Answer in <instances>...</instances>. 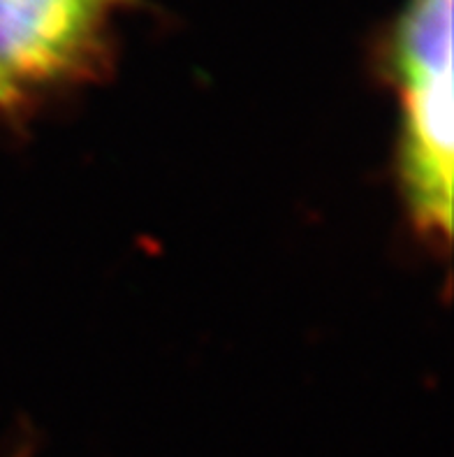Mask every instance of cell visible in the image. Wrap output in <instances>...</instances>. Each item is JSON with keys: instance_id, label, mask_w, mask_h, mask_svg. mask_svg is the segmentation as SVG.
<instances>
[{"instance_id": "2", "label": "cell", "mask_w": 454, "mask_h": 457, "mask_svg": "<svg viewBox=\"0 0 454 457\" xmlns=\"http://www.w3.org/2000/svg\"><path fill=\"white\" fill-rule=\"evenodd\" d=\"M107 0H0V103L63 77L91 52Z\"/></svg>"}, {"instance_id": "1", "label": "cell", "mask_w": 454, "mask_h": 457, "mask_svg": "<svg viewBox=\"0 0 454 457\" xmlns=\"http://www.w3.org/2000/svg\"><path fill=\"white\" fill-rule=\"evenodd\" d=\"M394 49L401 128L399 174L425 232H452V0H410Z\"/></svg>"}]
</instances>
